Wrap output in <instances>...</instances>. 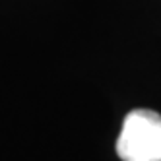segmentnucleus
I'll list each match as a JSON object with an SVG mask.
<instances>
[{
  "mask_svg": "<svg viewBox=\"0 0 161 161\" xmlns=\"http://www.w3.org/2000/svg\"><path fill=\"white\" fill-rule=\"evenodd\" d=\"M122 161H161V114L152 109H134L124 117L117 140Z\"/></svg>",
  "mask_w": 161,
  "mask_h": 161,
  "instance_id": "f257e3e1",
  "label": "nucleus"
}]
</instances>
